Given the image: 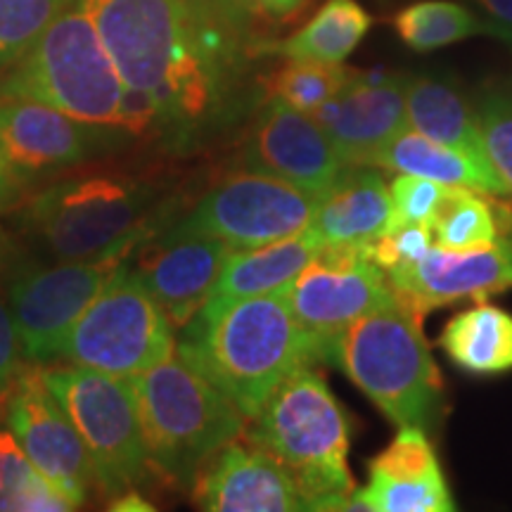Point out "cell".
<instances>
[{
  "instance_id": "obj_1",
  "label": "cell",
  "mask_w": 512,
  "mask_h": 512,
  "mask_svg": "<svg viewBox=\"0 0 512 512\" xmlns=\"http://www.w3.org/2000/svg\"><path fill=\"white\" fill-rule=\"evenodd\" d=\"M124 81V128L166 157L226 143L266 100L242 0H86Z\"/></svg>"
},
{
  "instance_id": "obj_2",
  "label": "cell",
  "mask_w": 512,
  "mask_h": 512,
  "mask_svg": "<svg viewBox=\"0 0 512 512\" xmlns=\"http://www.w3.org/2000/svg\"><path fill=\"white\" fill-rule=\"evenodd\" d=\"M169 181L124 169L74 171L31 190L8 211L15 238L43 261H86L131 252L174 219Z\"/></svg>"
},
{
  "instance_id": "obj_3",
  "label": "cell",
  "mask_w": 512,
  "mask_h": 512,
  "mask_svg": "<svg viewBox=\"0 0 512 512\" xmlns=\"http://www.w3.org/2000/svg\"><path fill=\"white\" fill-rule=\"evenodd\" d=\"M181 330L178 354L202 370L247 420L294 370L320 366L285 292L209 299Z\"/></svg>"
},
{
  "instance_id": "obj_4",
  "label": "cell",
  "mask_w": 512,
  "mask_h": 512,
  "mask_svg": "<svg viewBox=\"0 0 512 512\" xmlns=\"http://www.w3.org/2000/svg\"><path fill=\"white\" fill-rule=\"evenodd\" d=\"M242 439L264 448L290 472L306 510H349L356 479L349 467L351 427L342 403L316 366L275 387Z\"/></svg>"
},
{
  "instance_id": "obj_5",
  "label": "cell",
  "mask_w": 512,
  "mask_h": 512,
  "mask_svg": "<svg viewBox=\"0 0 512 512\" xmlns=\"http://www.w3.org/2000/svg\"><path fill=\"white\" fill-rule=\"evenodd\" d=\"M131 380L147 460L174 486H192L197 472L245 432V415L178 349Z\"/></svg>"
},
{
  "instance_id": "obj_6",
  "label": "cell",
  "mask_w": 512,
  "mask_h": 512,
  "mask_svg": "<svg viewBox=\"0 0 512 512\" xmlns=\"http://www.w3.org/2000/svg\"><path fill=\"white\" fill-rule=\"evenodd\" d=\"M337 366L396 427L437 430L444 380L422 332V318L399 302L358 318L339 337Z\"/></svg>"
},
{
  "instance_id": "obj_7",
  "label": "cell",
  "mask_w": 512,
  "mask_h": 512,
  "mask_svg": "<svg viewBox=\"0 0 512 512\" xmlns=\"http://www.w3.org/2000/svg\"><path fill=\"white\" fill-rule=\"evenodd\" d=\"M0 98L41 102L69 117L124 128V81L86 0H74L0 74Z\"/></svg>"
},
{
  "instance_id": "obj_8",
  "label": "cell",
  "mask_w": 512,
  "mask_h": 512,
  "mask_svg": "<svg viewBox=\"0 0 512 512\" xmlns=\"http://www.w3.org/2000/svg\"><path fill=\"white\" fill-rule=\"evenodd\" d=\"M43 380L86 444L102 496L112 501L140 486L150 460L131 377L64 363L43 370Z\"/></svg>"
},
{
  "instance_id": "obj_9",
  "label": "cell",
  "mask_w": 512,
  "mask_h": 512,
  "mask_svg": "<svg viewBox=\"0 0 512 512\" xmlns=\"http://www.w3.org/2000/svg\"><path fill=\"white\" fill-rule=\"evenodd\" d=\"M174 351V325L124 261L69 330L57 361L136 377Z\"/></svg>"
},
{
  "instance_id": "obj_10",
  "label": "cell",
  "mask_w": 512,
  "mask_h": 512,
  "mask_svg": "<svg viewBox=\"0 0 512 512\" xmlns=\"http://www.w3.org/2000/svg\"><path fill=\"white\" fill-rule=\"evenodd\" d=\"M128 254L114 252L86 261H43L29 252L19 256L3 283L24 361L34 366L57 361L69 330Z\"/></svg>"
},
{
  "instance_id": "obj_11",
  "label": "cell",
  "mask_w": 512,
  "mask_h": 512,
  "mask_svg": "<svg viewBox=\"0 0 512 512\" xmlns=\"http://www.w3.org/2000/svg\"><path fill=\"white\" fill-rule=\"evenodd\" d=\"M318 195L264 171H230L178 219V228L228 242L235 249L292 238L313 223Z\"/></svg>"
},
{
  "instance_id": "obj_12",
  "label": "cell",
  "mask_w": 512,
  "mask_h": 512,
  "mask_svg": "<svg viewBox=\"0 0 512 512\" xmlns=\"http://www.w3.org/2000/svg\"><path fill=\"white\" fill-rule=\"evenodd\" d=\"M140 143L121 126L69 117L41 102L0 98V145L27 192L100 159L119 157Z\"/></svg>"
},
{
  "instance_id": "obj_13",
  "label": "cell",
  "mask_w": 512,
  "mask_h": 512,
  "mask_svg": "<svg viewBox=\"0 0 512 512\" xmlns=\"http://www.w3.org/2000/svg\"><path fill=\"white\" fill-rule=\"evenodd\" d=\"M285 297L311 337L320 366H330L332 351L351 323L396 304L387 273L370 259V252L342 247H323L287 287Z\"/></svg>"
},
{
  "instance_id": "obj_14",
  "label": "cell",
  "mask_w": 512,
  "mask_h": 512,
  "mask_svg": "<svg viewBox=\"0 0 512 512\" xmlns=\"http://www.w3.org/2000/svg\"><path fill=\"white\" fill-rule=\"evenodd\" d=\"M3 422L41 475L72 501L86 503L98 486L93 460L41 368H22L3 394Z\"/></svg>"
},
{
  "instance_id": "obj_15",
  "label": "cell",
  "mask_w": 512,
  "mask_h": 512,
  "mask_svg": "<svg viewBox=\"0 0 512 512\" xmlns=\"http://www.w3.org/2000/svg\"><path fill=\"white\" fill-rule=\"evenodd\" d=\"M233 252L228 242L166 221L140 238L126 261L181 330L214 297Z\"/></svg>"
},
{
  "instance_id": "obj_16",
  "label": "cell",
  "mask_w": 512,
  "mask_h": 512,
  "mask_svg": "<svg viewBox=\"0 0 512 512\" xmlns=\"http://www.w3.org/2000/svg\"><path fill=\"white\" fill-rule=\"evenodd\" d=\"M235 166L278 176L320 197L351 164L344 162L311 114L294 110L278 98H266L242 136Z\"/></svg>"
},
{
  "instance_id": "obj_17",
  "label": "cell",
  "mask_w": 512,
  "mask_h": 512,
  "mask_svg": "<svg viewBox=\"0 0 512 512\" xmlns=\"http://www.w3.org/2000/svg\"><path fill=\"white\" fill-rule=\"evenodd\" d=\"M396 302L425 318L441 306L512 290V202L503 204V228L498 240L484 249H441L415 264L387 271Z\"/></svg>"
},
{
  "instance_id": "obj_18",
  "label": "cell",
  "mask_w": 512,
  "mask_h": 512,
  "mask_svg": "<svg viewBox=\"0 0 512 512\" xmlns=\"http://www.w3.org/2000/svg\"><path fill=\"white\" fill-rule=\"evenodd\" d=\"M408 74H363L311 117L351 166H370L382 147L408 128Z\"/></svg>"
},
{
  "instance_id": "obj_19",
  "label": "cell",
  "mask_w": 512,
  "mask_h": 512,
  "mask_svg": "<svg viewBox=\"0 0 512 512\" xmlns=\"http://www.w3.org/2000/svg\"><path fill=\"white\" fill-rule=\"evenodd\" d=\"M458 505L430 437L420 427H399L389 446L368 463V482L354 491L349 510L453 512Z\"/></svg>"
},
{
  "instance_id": "obj_20",
  "label": "cell",
  "mask_w": 512,
  "mask_h": 512,
  "mask_svg": "<svg viewBox=\"0 0 512 512\" xmlns=\"http://www.w3.org/2000/svg\"><path fill=\"white\" fill-rule=\"evenodd\" d=\"M242 439V437H240ZM230 441L192 482V503L209 512H297L306 510L290 472L264 448Z\"/></svg>"
},
{
  "instance_id": "obj_21",
  "label": "cell",
  "mask_w": 512,
  "mask_h": 512,
  "mask_svg": "<svg viewBox=\"0 0 512 512\" xmlns=\"http://www.w3.org/2000/svg\"><path fill=\"white\" fill-rule=\"evenodd\" d=\"M394 223L389 185L375 166H349L328 192L318 197L311 228L325 247L366 249Z\"/></svg>"
},
{
  "instance_id": "obj_22",
  "label": "cell",
  "mask_w": 512,
  "mask_h": 512,
  "mask_svg": "<svg viewBox=\"0 0 512 512\" xmlns=\"http://www.w3.org/2000/svg\"><path fill=\"white\" fill-rule=\"evenodd\" d=\"M370 166H382L396 174L430 178V181L477 190L482 195L496 197V200L512 202L510 183L501 176L494 162H482V159L453 150V147L422 136L413 128H406L387 147H382Z\"/></svg>"
},
{
  "instance_id": "obj_23",
  "label": "cell",
  "mask_w": 512,
  "mask_h": 512,
  "mask_svg": "<svg viewBox=\"0 0 512 512\" xmlns=\"http://www.w3.org/2000/svg\"><path fill=\"white\" fill-rule=\"evenodd\" d=\"M408 128L465 155L491 162L486 152L477 102L456 81L439 74H418L406 88Z\"/></svg>"
},
{
  "instance_id": "obj_24",
  "label": "cell",
  "mask_w": 512,
  "mask_h": 512,
  "mask_svg": "<svg viewBox=\"0 0 512 512\" xmlns=\"http://www.w3.org/2000/svg\"><path fill=\"white\" fill-rule=\"evenodd\" d=\"M323 240L311 226L292 238L261 247L235 249L211 299H242L285 292L299 273L323 252Z\"/></svg>"
},
{
  "instance_id": "obj_25",
  "label": "cell",
  "mask_w": 512,
  "mask_h": 512,
  "mask_svg": "<svg viewBox=\"0 0 512 512\" xmlns=\"http://www.w3.org/2000/svg\"><path fill=\"white\" fill-rule=\"evenodd\" d=\"M439 347L467 375L491 377L512 370V313L479 302L444 325Z\"/></svg>"
},
{
  "instance_id": "obj_26",
  "label": "cell",
  "mask_w": 512,
  "mask_h": 512,
  "mask_svg": "<svg viewBox=\"0 0 512 512\" xmlns=\"http://www.w3.org/2000/svg\"><path fill=\"white\" fill-rule=\"evenodd\" d=\"M373 27V17L356 0H325L302 29L283 41H261V57L344 62Z\"/></svg>"
},
{
  "instance_id": "obj_27",
  "label": "cell",
  "mask_w": 512,
  "mask_h": 512,
  "mask_svg": "<svg viewBox=\"0 0 512 512\" xmlns=\"http://www.w3.org/2000/svg\"><path fill=\"white\" fill-rule=\"evenodd\" d=\"M396 34L415 53H430L475 36L501 38L494 22L451 0H420L394 17ZM503 41V38H501Z\"/></svg>"
},
{
  "instance_id": "obj_28",
  "label": "cell",
  "mask_w": 512,
  "mask_h": 512,
  "mask_svg": "<svg viewBox=\"0 0 512 512\" xmlns=\"http://www.w3.org/2000/svg\"><path fill=\"white\" fill-rule=\"evenodd\" d=\"M505 200L451 185L432 223L434 245L441 249H484L498 240Z\"/></svg>"
},
{
  "instance_id": "obj_29",
  "label": "cell",
  "mask_w": 512,
  "mask_h": 512,
  "mask_svg": "<svg viewBox=\"0 0 512 512\" xmlns=\"http://www.w3.org/2000/svg\"><path fill=\"white\" fill-rule=\"evenodd\" d=\"M72 498L36 470L5 422L0 425V512H67Z\"/></svg>"
},
{
  "instance_id": "obj_30",
  "label": "cell",
  "mask_w": 512,
  "mask_h": 512,
  "mask_svg": "<svg viewBox=\"0 0 512 512\" xmlns=\"http://www.w3.org/2000/svg\"><path fill=\"white\" fill-rule=\"evenodd\" d=\"M356 76L358 69L344 62L285 60L283 67L264 81L266 98H278L294 110L311 114L342 93Z\"/></svg>"
},
{
  "instance_id": "obj_31",
  "label": "cell",
  "mask_w": 512,
  "mask_h": 512,
  "mask_svg": "<svg viewBox=\"0 0 512 512\" xmlns=\"http://www.w3.org/2000/svg\"><path fill=\"white\" fill-rule=\"evenodd\" d=\"M74 0H0V74L38 41Z\"/></svg>"
},
{
  "instance_id": "obj_32",
  "label": "cell",
  "mask_w": 512,
  "mask_h": 512,
  "mask_svg": "<svg viewBox=\"0 0 512 512\" xmlns=\"http://www.w3.org/2000/svg\"><path fill=\"white\" fill-rule=\"evenodd\" d=\"M486 152L512 188V81L491 86L477 100Z\"/></svg>"
},
{
  "instance_id": "obj_33",
  "label": "cell",
  "mask_w": 512,
  "mask_h": 512,
  "mask_svg": "<svg viewBox=\"0 0 512 512\" xmlns=\"http://www.w3.org/2000/svg\"><path fill=\"white\" fill-rule=\"evenodd\" d=\"M448 188L451 185L430 181V178H420L411 174H396L389 183V197H392L394 223H422V226H432L437 219L441 204H444Z\"/></svg>"
},
{
  "instance_id": "obj_34",
  "label": "cell",
  "mask_w": 512,
  "mask_h": 512,
  "mask_svg": "<svg viewBox=\"0 0 512 512\" xmlns=\"http://www.w3.org/2000/svg\"><path fill=\"white\" fill-rule=\"evenodd\" d=\"M432 247V226H422V223H399V226H392L387 233H382L380 238L370 245V259L387 273L392 271V268L415 264L422 256L430 254Z\"/></svg>"
},
{
  "instance_id": "obj_35",
  "label": "cell",
  "mask_w": 512,
  "mask_h": 512,
  "mask_svg": "<svg viewBox=\"0 0 512 512\" xmlns=\"http://www.w3.org/2000/svg\"><path fill=\"white\" fill-rule=\"evenodd\" d=\"M24 368V354L19 347L15 320H12L5 283L0 278V396L8 392L12 380Z\"/></svg>"
},
{
  "instance_id": "obj_36",
  "label": "cell",
  "mask_w": 512,
  "mask_h": 512,
  "mask_svg": "<svg viewBox=\"0 0 512 512\" xmlns=\"http://www.w3.org/2000/svg\"><path fill=\"white\" fill-rule=\"evenodd\" d=\"M29 192L19 183V178L12 174L8 157H5L3 145H0V214H8L27 197Z\"/></svg>"
},
{
  "instance_id": "obj_37",
  "label": "cell",
  "mask_w": 512,
  "mask_h": 512,
  "mask_svg": "<svg viewBox=\"0 0 512 512\" xmlns=\"http://www.w3.org/2000/svg\"><path fill=\"white\" fill-rule=\"evenodd\" d=\"M477 5L486 12V19L496 24L503 41L512 46V0H477Z\"/></svg>"
},
{
  "instance_id": "obj_38",
  "label": "cell",
  "mask_w": 512,
  "mask_h": 512,
  "mask_svg": "<svg viewBox=\"0 0 512 512\" xmlns=\"http://www.w3.org/2000/svg\"><path fill=\"white\" fill-rule=\"evenodd\" d=\"M24 252H27V249H24L22 242L15 238V233H10V230L0 226V278H5V273L17 264L19 256Z\"/></svg>"
},
{
  "instance_id": "obj_39",
  "label": "cell",
  "mask_w": 512,
  "mask_h": 512,
  "mask_svg": "<svg viewBox=\"0 0 512 512\" xmlns=\"http://www.w3.org/2000/svg\"><path fill=\"white\" fill-rule=\"evenodd\" d=\"M252 3L256 8L264 10L266 15H271L275 19H285V17L297 15L309 0H252Z\"/></svg>"
},
{
  "instance_id": "obj_40",
  "label": "cell",
  "mask_w": 512,
  "mask_h": 512,
  "mask_svg": "<svg viewBox=\"0 0 512 512\" xmlns=\"http://www.w3.org/2000/svg\"><path fill=\"white\" fill-rule=\"evenodd\" d=\"M110 508L121 510V512H147V510H152V505L147 503L136 489H131V491H124V494L117 498H112Z\"/></svg>"
},
{
  "instance_id": "obj_41",
  "label": "cell",
  "mask_w": 512,
  "mask_h": 512,
  "mask_svg": "<svg viewBox=\"0 0 512 512\" xmlns=\"http://www.w3.org/2000/svg\"><path fill=\"white\" fill-rule=\"evenodd\" d=\"M0 399H3V396H0Z\"/></svg>"
}]
</instances>
